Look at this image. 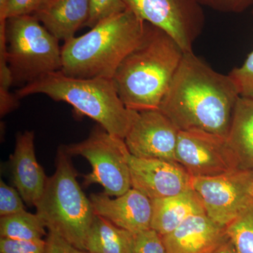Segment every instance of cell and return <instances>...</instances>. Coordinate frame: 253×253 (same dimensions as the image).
<instances>
[{
	"instance_id": "7c38bea8",
	"label": "cell",
	"mask_w": 253,
	"mask_h": 253,
	"mask_svg": "<svg viewBox=\"0 0 253 253\" xmlns=\"http://www.w3.org/2000/svg\"><path fill=\"white\" fill-rule=\"evenodd\" d=\"M131 188L151 200L176 196L192 189L193 176L176 161L129 156Z\"/></svg>"
},
{
	"instance_id": "f1b7e54d",
	"label": "cell",
	"mask_w": 253,
	"mask_h": 253,
	"mask_svg": "<svg viewBox=\"0 0 253 253\" xmlns=\"http://www.w3.org/2000/svg\"><path fill=\"white\" fill-rule=\"evenodd\" d=\"M202 6L223 13H241L253 6V0H196Z\"/></svg>"
},
{
	"instance_id": "7a4b0ae2",
	"label": "cell",
	"mask_w": 253,
	"mask_h": 253,
	"mask_svg": "<svg viewBox=\"0 0 253 253\" xmlns=\"http://www.w3.org/2000/svg\"><path fill=\"white\" fill-rule=\"evenodd\" d=\"M145 23L140 43L125 58L112 79L123 104L136 111L159 109L184 54L167 33Z\"/></svg>"
},
{
	"instance_id": "d4e9b609",
	"label": "cell",
	"mask_w": 253,
	"mask_h": 253,
	"mask_svg": "<svg viewBox=\"0 0 253 253\" xmlns=\"http://www.w3.org/2000/svg\"><path fill=\"white\" fill-rule=\"evenodd\" d=\"M131 253H166L162 236L152 229L134 234Z\"/></svg>"
},
{
	"instance_id": "2e32d148",
	"label": "cell",
	"mask_w": 253,
	"mask_h": 253,
	"mask_svg": "<svg viewBox=\"0 0 253 253\" xmlns=\"http://www.w3.org/2000/svg\"><path fill=\"white\" fill-rule=\"evenodd\" d=\"M90 0H42L35 16L59 41L75 38L87 21Z\"/></svg>"
},
{
	"instance_id": "5b68a950",
	"label": "cell",
	"mask_w": 253,
	"mask_h": 253,
	"mask_svg": "<svg viewBox=\"0 0 253 253\" xmlns=\"http://www.w3.org/2000/svg\"><path fill=\"white\" fill-rule=\"evenodd\" d=\"M70 156L64 147L59 148L56 171L47 178L43 194L35 206L49 231L86 252V238L96 214L78 183Z\"/></svg>"
},
{
	"instance_id": "d6986e66",
	"label": "cell",
	"mask_w": 253,
	"mask_h": 253,
	"mask_svg": "<svg viewBox=\"0 0 253 253\" xmlns=\"http://www.w3.org/2000/svg\"><path fill=\"white\" fill-rule=\"evenodd\" d=\"M134 234L95 214L86 241V252L131 253Z\"/></svg>"
},
{
	"instance_id": "83f0119b",
	"label": "cell",
	"mask_w": 253,
	"mask_h": 253,
	"mask_svg": "<svg viewBox=\"0 0 253 253\" xmlns=\"http://www.w3.org/2000/svg\"><path fill=\"white\" fill-rule=\"evenodd\" d=\"M45 246L43 239L23 241L1 238L0 253H44Z\"/></svg>"
},
{
	"instance_id": "277c9868",
	"label": "cell",
	"mask_w": 253,
	"mask_h": 253,
	"mask_svg": "<svg viewBox=\"0 0 253 253\" xmlns=\"http://www.w3.org/2000/svg\"><path fill=\"white\" fill-rule=\"evenodd\" d=\"M45 94L71 105L77 113L91 118L111 135L125 139L136 111L125 106L112 79L76 78L61 71L43 75L16 92L17 99Z\"/></svg>"
},
{
	"instance_id": "ba28073f",
	"label": "cell",
	"mask_w": 253,
	"mask_h": 253,
	"mask_svg": "<svg viewBox=\"0 0 253 253\" xmlns=\"http://www.w3.org/2000/svg\"><path fill=\"white\" fill-rule=\"evenodd\" d=\"M143 21L172 37L184 52L193 51L205 25L203 6L196 0H123Z\"/></svg>"
},
{
	"instance_id": "7402d4cb",
	"label": "cell",
	"mask_w": 253,
	"mask_h": 253,
	"mask_svg": "<svg viewBox=\"0 0 253 253\" xmlns=\"http://www.w3.org/2000/svg\"><path fill=\"white\" fill-rule=\"evenodd\" d=\"M13 78L6 56L4 26L0 23V113L1 116L14 110L18 106L16 95L10 92Z\"/></svg>"
},
{
	"instance_id": "e0dca14e",
	"label": "cell",
	"mask_w": 253,
	"mask_h": 253,
	"mask_svg": "<svg viewBox=\"0 0 253 253\" xmlns=\"http://www.w3.org/2000/svg\"><path fill=\"white\" fill-rule=\"evenodd\" d=\"M151 229L161 236L172 232L187 218L205 212L199 196L192 189L176 196L151 200Z\"/></svg>"
},
{
	"instance_id": "ffe728a7",
	"label": "cell",
	"mask_w": 253,
	"mask_h": 253,
	"mask_svg": "<svg viewBox=\"0 0 253 253\" xmlns=\"http://www.w3.org/2000/svg\"><path fill=\"white\" fill-rule=\"evenodd\" d=\"M46 225L38 214L26 211L1 217L0 235L6 239L36 241L46 235Z\"/></svg>"
},
{
	"instance_id": "4316f807",
	"label": "cell",
	"mask_w": 253,
	"mask_h": 253,
	"mask_svg": "<svg viewBox=\"0 0 253 253\" xmlns=\"http://www.w3.org/2000/svg\"><path fill=\"white\" fill-rule=\"evenodd\" d=\"M42 0H7L0 10V21L17 16L34 15Z\"/></svg>"
},
{
	"instance_id": "9c48e42d",
	"label": "cell",
	"mask_w": 253,
	"mask_h": 253,
	"mask_svg": "<svg viewBox=\"0 0 253 253\" xmlns=\"http://www.w3.org/2000/svg\"><path fill=\"white\" fill-rule=\"evenodd\" d=\"M191 186L206 215L226 227L253 198V169H238L219 176L193 177Z\"/></svg>"
},
{
	"instance_id": "8fae6325",
	"label": "cell",
	"mask_w": 253,
	"mask_h": 253,
	"mask_svg": "<svg viewBox=\"0 0 253 253\" xmlns=\"http://www.w3.org/2000/svg\"><path fill=\"white\" fill-rule=\"evenodd\" d=\"M179 130L158 109L136 111L125 142L135 157L176 161Z\"/></svg>"
},
{
	"instance_id": "1f68e13d",
	"label": "cell",
	"mask_w": 253,
	"mask_h": 253,
	"mask_svg": "<svg viewBox=\"0 0 253 253\" xmlns=\"http://www.w3.org/2000/svg\"><path fill=\"white\" fill-rule=\"evenodd\" d=\"M6 1H7V0H0V10L2 9L3 8H4Z\"/></svg>"
},
{
	"instance_id": "8992f818",
	"label": "cell",
	"mask_w": 253,
	"mask_h": 253,
	"mask_svg": "<svg viewBox=\"0 0 253 253\" xmlns=\"http://www.w3.org/2000/svg\"><path fill=\"white\" fill-rule=\"evenodd\" d=\"M0 23L4 26L13 84H26L46 73L61 71L59 40L33 15L9 18Z\"/></svg>"
},
{
	"instance_id": "4fadbf2b",
	"label": "cell",
	"mask_w": 253,
	"mask_h": 253,
	"mask_svg": "<svg viewBox=\"0 0 253 253\" xmlns=\"http://www.w3.org/2000/svg\"><path fill=\"white\" fill-rule=\"evenodd\" d=\"M89 200L95 214L121 229L134 234L151 229V200L134 188L116 199L101 193L91 194Z\"/></svg>"
},
{
	"instance_id": "3957f363",
	"label": "cell",
	"mask_w": 253,
	"mask_h": 253,
	"mask_svg": "<svg viewBox=\"0 0 253 253\" xmlns=\"http://www.w3.org/2000/svg\"><path fill=\"white\" fill-rule=\"evenodd\" d=\"M146 23L131 11L107 18L85 34L64 42L61 72L76 78L113 79L118 66L140 43Z\"/></svg>"
},
{
	"instance_id": "5bb4252c",
	"label": "cell",
	"mask_w": 253,
	"mask_h": 253,
	"mask_svg": "<svg viewBox=\"0 0 253 253\" xmlns=\"http://www.w3.org/2000/svg\"><path fill=\"white\" fill-rule=\"evenodd\" d=\"M162 239L166 253H212L229 238L225 227L201 213L187 218Z\"/></svg>"
},
{
	"instance_id": "30bf717a",
	"label": "cell",
	"mask_w": 253,
	"mask_h": 253,
	"mask_svg": "<svg viewBox=\"0 0 253 253\" xmlns=\"http://www.w3.org/2000/svg\"><path fill=\"white\" fill-rule=\"evenodd\" d=\"M175 160L193 177L219 176L239 169L226 137L203 131H179Z\"/></svg>"
},
{
	"instance_id": "6da1fadb",
	"label": "cell",
	"mask_w": 253,
	"mask_h": 253,
	"mask_svg": "<svg viewBox=\"0 0 253 253\" xmlns=\"http://www.w3.org/2000/svg\"><path fill=\"white\" fill-rule=\"evenodd\" d=\"M239 87L191 52L182 59L159 109L179 131H203L227 137Z\"/></svg>"
},
{
	"instance_id": "d6a6232c",
	"label": "cell",
	"mask_w": 253,
	"mask_h": 253,
	"mask_svg": "<svg viewBox=\"0 0 253 253\" xmlns=\"http://www.w3.org/2000/svg\"><path fill=\"white\" fill-rule=\"evenodd\" d=\"M84 253H90V252H85Z\"/></svg>"
},
{
	"instance_id": "44dd1931",
	"label": "cell",
	"mask_w": 253,
	"mask_h": 253,
	"mask_svg": "<svg viewBox=\"0 0 253 253\" xmlns=\"http://www.w3.org/2000/svg\"><path fill=\"white\" fill-rule=\"evenodd\" d=\"M225 229L238 253H253V198Z\"/></svg>"
},
{
	"instance_id": "4dcf8cb0",
	"label": "cell",
	"mask_w": 253,
	"mask_h": 253,
	"mask_svg": "<svg viewBox=\"0 0 253 253\" xmlns=\"http://www.w3.org/2000/svg\"><path fill=\"white\" fill-rule=\"evenodd\" d=\"M212 253H238L234 245L228 239Z\"/></svg>"
},
{
	"instance_id": "52a82bcc",
	"label": "cell",
	"mask_w": 253,
	"mask_h": 253,
	"mask_svg": "<svg viewBox=\"0 0 253 253\" xmlns=\"http://www.w3.org/2000/svg\"><path fill=\"white\" fill-rule=\"evenodd\" d=\"M64 148L71 156H81L89 161L91 172L84 176L86 186L99 184L111 197L121 196L131 189L128 163L130 153L124 139L111 135L99 126L84 141Z\"/></svg>"
},
{
	"instance_id": "9a60e30c",
	"label": "cell",
	"mask_w": 253,
	"mask_h": 253,
	"mask_svg": "<svg viewBox=\"0 0 253 253\" xmlns=\"http://www.w3.org/2000/svg\"><path fill=\"white\" fill-rule=\"evenodd\" d=\"M34 131H25L16 136L11 157L13 181L28 206H35L45 188L47 177L37 161Z\"/></svg>"
},
{
	"instance_id": "603a6c76",
	"label": "cell",
	"mask_w": 253,
	"mask_h": 253,
	"mask_svg": "<svg viewBox=\"0 0 253 253\" xmlns=\"http://www.w3.org/2000/svg\"><path fill=\"white\" fill-rule=\"evenodd\" d=\"M126 10L123 0H90L89 17L84 27L92 28L101 21Z\"/></svg>"
},
{
	"instance_id": "f546056e",
	"label": "cell",
	"mask_w": 253,
	"mask_h": 253,
	"mask_svg": "<svg viewBox=\"0 0 253 253\" xmlns=\"http://www.w3.org/2000/svg\"><path fill=\"white\" fill-rule=\"evenodd\" d=\"M44 253H84L85 251L75 247L62 236L54 231H49L46 237Z\"/></svg>"
},
{
	"instance_id": "cb8c5ba5",
	"label": "cell",
	"mask_w": 253,
	"mask_h": 253,
	"mask_svg": "<svg viewBox=\"0 0 253 253\" xmlns=\"http://www.w3.org/2000/svg\"><path fill=\"white\" fill-rule=\"evenodd\" d=\"M229 75L237 84L241 96L253 97V51L240 67L234 68Z\"/></svg>"
},
{
	"instance_id": "ac0fdd59",
	"label": "cell",
	"mask_w": 253,
	"mask_h": 253,
	"mask_svg": "<svg viewBox=\"0 0 253 253\" xmlns=\"http://www.w3.org/2000/svg\"><path fill=\"white\" fill-rule=\"evenodd\" d=\"M240 169H253V97L240 96L227 137Z\"/></svg>"
},
{
	"instance_id": "484cf974",
	"label": "cell",
	"mask_w": 253,
	"mask_h": 253,
	"mask_svg": "<svg viewBox=\"0 0 253 253\" xmlns=\"http://www.w3.org/2000/svg\"><path fill=\"white\" fill-rule=\"evenodd\" d=\"M26 211L23 200L17 189L11 187L4 181H0V215H11Z\"/></svg>"
}]
</instances>
